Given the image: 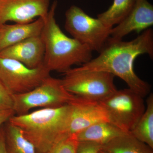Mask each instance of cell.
<instances>
[{"mask_svg": "<svg viewBox=\"0 0 153 153\" xmlns=\"http://www.w3.org/2000/svg\"><path fill=\"white\" fill-rule=\"evenodd\" d=\"M97 57L91 59L75 69L81 71H101L108 72L122 79L128 88L144 97L151 90L148 82L135 73L134 63L141 55L153 57V33L150 28L145 30L132 41L110 37Z\"/></svg>", "mask_w": 153, "mask_h": 153, "instance_id": "obj_1", "label": "cell"}, {"mask_svg": "<svg viewBox=\"0 0 153 153\" xmlns=\"http://www.w3.org/2000/svg\"><path fill=\"white\" fill-rule=\"evenodd\" d=\"M71 111L68 104L52 108H42L26 114L14 115L9 121L22 130L37 153H48L64 138Z\"/></svg>", "mask_w": 153, "mask_h": 153, "instance_id": "obj_2", "label": "cell"}, {"mask_svg": "<svg viewBox=\"0 0 153 153\" xmlns=\"http://www.w3.org/2000/svg\"><path fill=\"white\" fill-rule=\"evenodd\" d=\"M57 5V1H54L44 20L41 34L45 47L43 64L50 72L64 73L73 65H82L90 61L92 51L63 33L55 19Z\"/></svg>", "mask_w": 153, "mask_h": 153, "instance_id": "obj_3", "label": "cell"}, {"mask_svg": "<svg viewBox=\"0 0 153 153\" xmlns=\"http://www.w3.org/2000/svg\"><path fill=\"white\" fill-rule=\"evenodd\" d=\"M15 115H21L36 108H52L63 106L74 100L76 96L64 87L61 79L49 76L33 90L12 95Z\"/></svg>", "mask_w": 153, "mask_h": 153, "instance_id": "obj_4", "label": "cell"}, {"mask_svg": "<svg viewBox=\"0 0 153 153\" xmlns=\"http://www.w3.org/2000/svg\"><path fill=\"white\" fill-rule=\"evenodd\" d=\"M62 84L68 92L88 101H101L114 93V75L101 71H81L71 68L63 73Z\"/></svg>", "mask_w": 153, "mask_h": 153, "instance_id": "obj_5", "label": "cell"}, {"mask_svg": "<svg viewBox=\"0 0 153 153\" xmlns=\"http://www.w3.org/2000/svg\"><path fill=\"white\" fill-rule=\"evenodd\" d=\"M66 31L91 51L99 52L110 37L112 28L98 18H92L79 7L72 5L65 13Z\"/></svg>", "mask_w": 153, "mask_h": 153, "instance_id": "obj_6", "label": "cell"}, {"mask_svg": "<svg viewBox=\"0 0 153 153\" xmlns=\"http://www.w3.org/2000/svg\"><path fill=\"white\" fill-rule=\"evenodd\" d=\"M100 102L110 122L127 133L131 131L146 109L142 97L129 88L117 90Z\"/></svg>", "mask_w": 153, "mask_h": 153, "instance_id": "obj_7", "label": "cell"}, {"mask_svg": "<svg viewBox=\"0 0 153 153\" xmlns=\"http://www.w3.org/2000/svg\"><path fill=\"white\" fill-rule=\"evenodd\" d=\"M50 73L44 64L31 68L16 60L0 57V80L12 95L33 90Z\"/></svg>", "mask_w": 153, "mask_h": 153, "instance_id": "obj_8", "label": "cell"}, {"mask_svg": "<svg viewBox=\"0 0 153 153\" xmlns=\"http://www.w3.org/2000/svg\"><path fill=\"white\" fill-rule=\"evenodd\" d=\"M50 2V0H0V25L8 22L30 23L36 18L45 20Z\"/></svg>", "mask_w": 153, "mask_h": 153, "instance_id": "obj_9", "label": "cell"}, {"mask_svg": "<svg viewBox=\"0 0 153 153\" xmlns=\"http://www.w3.org/2000/svg\"><path fill=\"white\" fill-rule=\"evenodd\" d=\"M69 104L71 111L67 127L68 135L75 134L101 122H110L109 117L100 102L88 101L76 97Z\"/></svg>", "mask_w": 153, "mask_h": 153, "instance_id": "obj_10", "label": "cell"}, {"mask_svg": "<svg viewBox=\"0 0 153 153\" xmlns=\"http://www.w3.org/2000/svg\"><path fill=\"white\" fill-rule=\"evenodd\" d=\"M153 25V6L147 0H137L131 10L115 27L110 37L122 39L131 32L140 33Z\"/></svg>", "mask_w": 153, "mask_h": 153, "instance_id": "obj_11", "label": "cell"}, {"mask_svg": "<svg viewBox=\"0 0 153 153\" xmlns=\"http://www.w3.org/2000/svg\"><path fill=\"white\" fill-rule=\"evenodd\" d=\"M45 47L41 36L21 41L0 51V57L19 61L31 68L43 65Z\"/></svg>", "mask_w": 153, "mask_h": 153, "instance_id": "obj_12", "label": "cell"}, {"mask_svg": "<svg viewBox=\"0 0 153 153\" xmlns=\"http://www.w3.org/2000/svg\"><path fill=\"white\" fill-rule=\"evenodd\" d=\"M44 19L38 18L30 23L2 25L0 36V51L28 38L41 36Z\"/></svg>", "mask_w": 153, "mask_h": 153, "instance_id": "obj_13", "label": "cell"}, {"mask_svg": "<svg viewBox=\"0 0 153 153\" xmlns=\"http://www.w3.org/2000/svg\"><path fill=\"white\" fill-rule=\"evenodd\" d=\"M127 133L113 123L104 121L94 124L74 135L78 142H90L103 146Z\"/></svg>", "mask_w": 153, "mask_h": 153, "instance_id": "obj_14", "label": "cell"}, {"mask_svg": "<svg viewBox=\"0 0 153 153\" xmlns=\"http://www.w3.org/2000/svg\"><path fill=\"white\" fill-rule=\"evenodd\" d=\"M4 127L7 153H37L34 145L19 127L9 120L4 124Z\"/></svg>", "mask_w": 153, "mask_h": 153, "instance_id": "obj_15", "label": "cell"}, {"mask_svg": "<svg viewBox=\"0 0 153 153\" xmlns=\"http://www.w3.org/2000/svg\"><path fill=\"white\" fill-rule=\"evenodd\" d=\"M107 153H153L152 149L129 133L117 137L102 146Z\"/></svg>", "mask_w": 153, "mask_h": 153, "instance_id": "obj_16", "label": "cell"}, {"mask_svg": "<svg viewBox=\"0 0 153 153\" xmlns=\"http://www.w3.org/2000/svg\"><path fill=\"white\" fill-rule=\"evenodd\" d=\"M146 107L144 113L130 132V134L140 141L153 149V94L147 99Z\"/></svg>", "mask_w": 153, "mask_h": 153, "instance_id": "obj_17", "label": "cell"}, {"mask_svg": "<svg viewBox=\"0 0 153 153\" xmlns=\"http://www.w3.org/2000/svg\"><path fill=\"white\" fill-rule=\"evenodd\" d=\"M137 0H114L112 5L97 18L110 28L117 25L131 10Z\"/></svg>", "mask_w": 153, "mask_h": 153, "instance_id": "obj_18", "label": "cell"}, {"mask_svg": "<svg viewBox=\"0 0 153 153\" xmlns=\"http://www.w3.org/2000/svg\"><path fill=\"white\" fill-rule=\"evenodd\" d=\"M78 142L74 134L60 140L48 153H76Z\"/></svg>", "mask_w": 153, "mask_h": 153, "instance_id": "obj_19", "label": "cell"}, {"mask_svg": "<svg viewBox=\"0 0 153 153\" xmlns=\"http://www.w3.org/2000/svg\"><path fill=\"white\" fill-rule=\"evenodd\" d=\"M10 110H13V97L0 80V113Z\"/></svg>", "mask_w": 153, "mask_h": 153, "instance_id": "obj_20", "label": "cell"}, {"mask_svg": "<svg viewBox=\"0 0 153 153\" xmlns=\"http://www.w3.org/2000/svg\"><path fill=\"white\" fill-rule=\"evenodd\" d=\"M102 147V145L95 143L80 142L78 143L76 153H98Z\"/></svg>", "mask_w": 153, "mask_h": 153, "instance_id": "obj_21", "label": "cell"}, {"mask_svg": "<svg viewBox=\"0 0 153 153\" xmlns=\"http://www.w3.org/2000/svg\"><path fill=\"white\" fill-rule=\"evenodd\" d=\"M14 115H15V113L13 110L0 113V126L5 123Z\"/></svg>", "mask_w": 153, "mask_h": 153, "instance_id": "obj_22", "label": "cell"}, {"mask_svg": "<svg viewBox=\"0 0 153 153\" xmlns=\"http://www.w3.org/2000/svg\"><path fill=\"white\" fill-rule=\"evenodd\" d=\"M0 153H7L5 142L4 124L0 126Z\"/></svg>", "mask_w": 153, "mask_h": 153, "instance_id": "obj_23", "label": "cell"}, {"mask_svg": "<svg viewBox=\"0 0 153 153\" xmlns=\"http://www.w3.org/2000/svg\"><path fill=\"white\" fill-rule=\"evenodd\" d=\"M98 153H107L106 152H105L104 151H103V150H102V149L101 150H100L99 151V152Z\"/></svg>", "mask_w": 153, "mask_h": 153, "instance_id": "obj_24", "label": "cell"}, {"mask_svg": "<svg viewBox=\"0 0 153 153\" xmlns=\"http://www.w3.org/2000/svg\"><path fill=\"white\" fill-rule=\"evenodd\" d=\"M2 25H0V36H1V31Z\"/></svg>", "mask_w": 153, "mask_h": 153, "instance_id": "obj_25", "label": "cell"}]
</instances>
